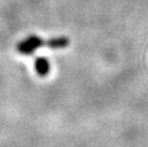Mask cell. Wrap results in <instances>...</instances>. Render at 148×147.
<instances>
[{"instance_id":"obj_1","label":"cell","mask_w":148,"mask_h":147,"mask_svg":"<svg viewBox=\"0 0 148 147\" xmlns=\"http://www.w3.org/2000/svg\"><path fill=\"white\" fill-rule=\"evenodd\" d=\"M43 45H45V41H43L38 36L31 35L25 39H23L22 42H20L16 46V50L21 54H31Z\"/></svg>"},{"instance_id":"obj_2","label":"cell","mask_w":148,"mask_h":147,"mask_svg":"<svg viewBox=\"0 0 148 147\" xmlns=\"http://www.w3.org/2000/svg\"><path fill=\"white\" fill-rule=\"evenodd\" d=\"M35 69L37 72L38 75L40 76H45L49 74L50 72V63L46 58L44 57H38L35 59Z\"/></svg>"},{"instance_id":"obj_3","label":"cell","mask_w":148,"mask_h":147,"mask_svg":"<svg viewBox=\"0 0 148 147\" xmlns=\"http://www.w3.org/2000/svg\"><path fill=\"white\" fill-rule=\"evenodd\" d=\"M69 41L67 37H56V38H51L46 41L45 45L49 46L50 49H62V47H66Z\"/></svg>"}]
</instances>
